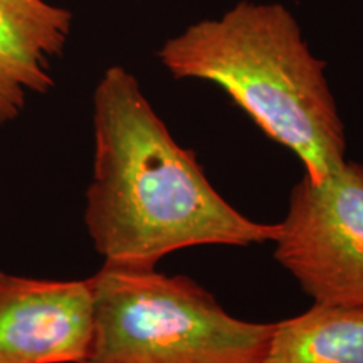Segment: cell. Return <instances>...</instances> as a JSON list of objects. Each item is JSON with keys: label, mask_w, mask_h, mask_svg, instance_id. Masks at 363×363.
Instances as JSON below:
<instances>
[{"label": "cell", "mask_w": 363, "mask_h": 363, "mask_svg": "<svg viewBox=\"0 0 363 363\" xmlns=\"http://www.w3.org/2000/svg\"><path fill=\"white\" fill-rule=\"evenodd\" d=\"M261 363H363V308L315 303L274 323Z\"/></svg>", "instance_id": "7"}, {"label": "cell", "mask_w": 363, "mask_h": 363, "mask_svg": "<svg viewBox=\"0 0 363 363\" xmlns=\"http://www.w3.org/2000/svg\"><path fill=\"white\" fill-rule=\"evenodd\" d=\"M175 79L219 86L272 142L320 182L347 162V136L326 79L294 16L281 4L242 0L170 38L158 51Z\"/></svg>", "instance_id": "2"}, {"label": "cell", "mask_w": 363, "mask_h": 363, "mask_svg": "<svg viewBox=\"0 0 363 363\" xmlns=\"http://www.w3.org/2000/svg\"><path fill=\"white\" fill-rule=\"evenodd\" d=\"M93 131L84 224L104 266L153 269L180 249L274 242L279 225L249 219L217 192L125 67H108L96 84Z\"/></svg>", "instance_id": "1"}, {"label": "cell", "mask_w": 363, "mask_h": 363, "mask_svg": "<svg viewBox=\"0 0 363 363\" xmlns=\"http://www.w3.org/2000/svg\"><path fill=\"white\" fill-rule=\"evenodd\" d=\"M274 239V259L315 303L363 308V165L301 179Z\"/></svg>", "instance_id": "4"}, {"label": "cell", "mask_w": 363, "mask_h": 363, "mask_svg": "<svg viewBox=\"0 0 363 363\" xmlns=\"http://www.w3.org/2000/svg\"><path fill=\"white\" fill-rule=\"evenodd\" d=\"M89 281L93 333L79 363H261L274 331L229 315L189 276L103 264Z\"/></svg>", "instance_id": "3"}, {"label": "cell", "mask_w": 363, "mask_h": 363, "mask_svg": "<svg viewBox=\"0 0 363 363\" xmlns=\"http://www.w3.org/2000/svg\"><path fill=\"white\" fill-rule=\"evenodd\" d=\"M72 13L45 0H0V125L24 110L29 93L54 86L51 59L61 56Z\"/></svg>", "instance_id": "6"}, {"label": "cell", "mask_w": 363, "mask_h": 363, "mask_svg": "<svg viewBox=\"0 0 363 363\" xmlns=\"http://www.w3.org/2000/svg\"><path fill=\"white\" fill-rule=\"evenodd\" d=\"M93 333L91 281L0 271V363H79Z\"/></svg>", "instance_id": "5"}]
</instances>
